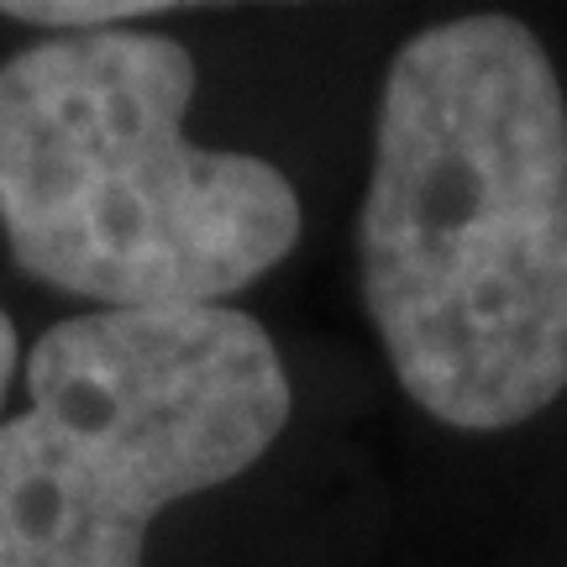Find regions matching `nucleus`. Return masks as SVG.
Masks as SVG:
<instances>
[{
    "instance_id": "1",
    "label": "nucleus",
    "mask_w": 567,
    "mask_h": 567,
    "mask_svg": "<svg viewBox=\"0 0 567 567\" xmlns=\"http://www.w3.org/2000/svg\"><path fill=\"white\" fill-rule=\"evenodd\" d=\"M358 264L431 421L509 431L567 389V95L526 21L452 17L394 53Z\"/></svg>"
},
{
    "instance_id": "2",
    "label": "nucleus",
    "mask_w": 567,
    "mask_h": 567,
    "mask_svg": "<svg viewBox=\"0 0 567 567\" xmlns=\"http://www.w3.org/2000/svg\"><path fill=\"white\" fill-rule=\"evenodd\" d=\"M189 101L195 59L163 32H69L0 63V231L21 274L101 310H179L295 252V184L189 142Z\"/></svg>"
},
{
    "instance_id": "3",
    "label": "nucleus",
    "mask_w": 567,
    "mask_h": 567,
    "mask_svg": "<svg viewBox=\"0 0 567 567\" xmlns=\"http://www.w3.org/2000/svg\"><path fill=\"white\" fill-rule=\"evenodd\" d=\"M0 425V567H142L153 515L231 484L295 394L264 326L226 305L48 326Z\"/></svg>"
},
{
    "instance_id": "4",
    "label": "nucleus",
    "mask_w": 567,
    "mask_h": 567,
    "mask_svg": "<svg viewBox=\"0 0 567 567\" xmlns=\"http://www.w3.org/2000/svg\"><path fill=\"white\" fill-rule=\"evenodd\" d=\"M163 11L158 0H0V17L32 21V27H63V32H105V21H132Z\"/></svg>"
},
{
    "instance_id": "5",
    "label": "nucleus",
    "mask_w": 567,
    "mask_h": 567,
    "mask_svg": "<svg viewBox=\"0 0 567 567\" xmlns=\"http://www.w3.org/2000/svg\"><path fill=\"white\" fill-rule=\"evenodd\" d=\"M17 363H21L17 326H11V316L0 310V405H6V394H11V379H17Z\"/></svg>"
}]
</instances>
